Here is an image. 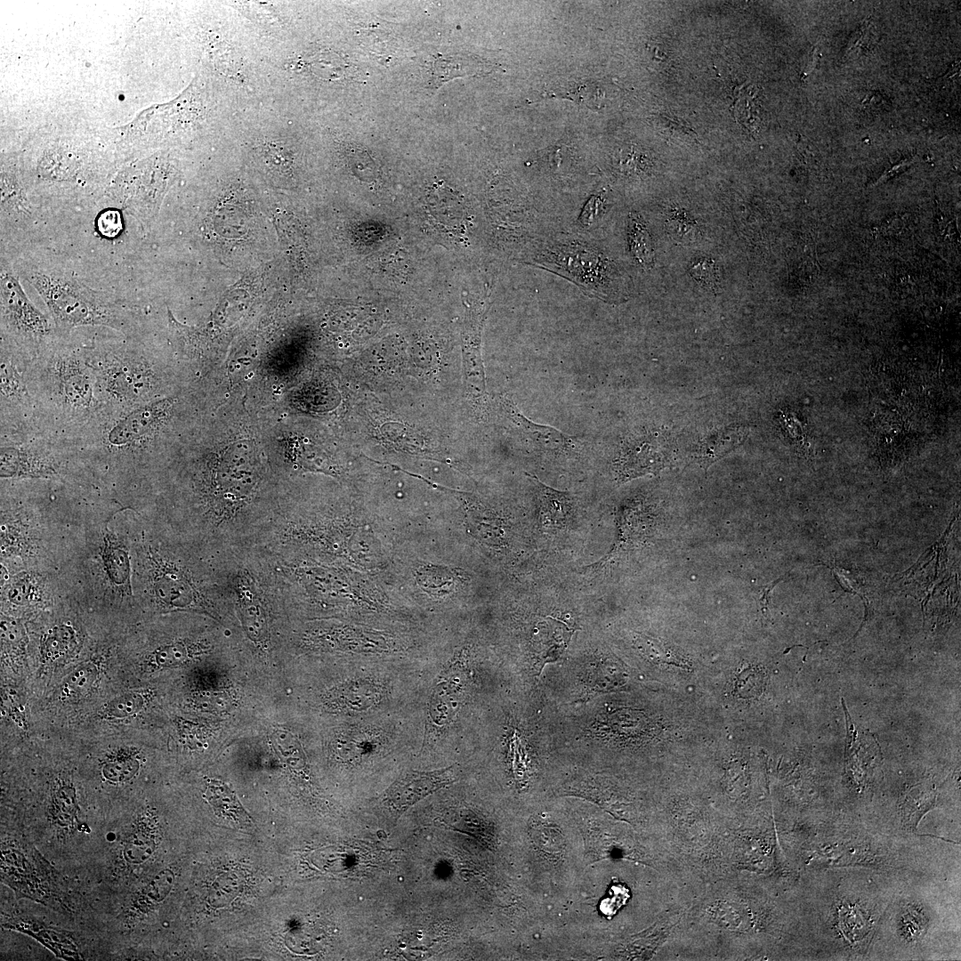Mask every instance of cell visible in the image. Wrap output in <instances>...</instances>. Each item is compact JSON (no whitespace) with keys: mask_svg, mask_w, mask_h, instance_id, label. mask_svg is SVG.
I'll use <instances>...</instances> for the list:
<instances>
[{"mask_svg":"<svg viewBox=\"0 0 961 961\" xmlns=\"http://www.w3.org/2000/svg\"><path fill=\"white\" fill-rule=\"evenodd\" d=\"M535 488L537 519L543 529L550 532L568 529L576 521L577 503L566 491L557 490L527 473Z\"/></svg>","mask_w":961,"mask_h":961,"instance_id":"14","label":"cell"},{"mask_svg":"<svg viewBox=\"0 0 961 961\" xmlns=\"http://www.w3.org/2000/svg\"><path fill=\"white\" fill-rule=\"evenodd\" d=\"M864 108L871 110H879L884 109L887 105V101L880 93L876 92H871L867 94L862 101Z\"/></svg>","mask_w":961,"mask_h":961,"instance_id":"39","label":"cell"},{"mask_svg":"<svg viewBox=\"0 0 961 961\" xmlns=\"http://www.w3.org/2000/svg\"><path fill=\"white\" fill-rule=\"evenodd\" d=\"M503 407L514 430L535 448L556 452L570 451L577 448L579 441L577 439L554 427L532 422L519 410L510 398L504 400Z\"/></svg>","mask_w":961,"mask_h":961,"instance_id":"15","label":"cell"},{"mask_svg":"<svg viewBox=\"0 0 961 961\" xmlns=\"http://www.w3.org/2000/svg\"><path fill=\"white\" fill-rule=\"evenodd\" d=\"M98 677L97 666L86 662L77 666L61 683V693L67 698H76L87 692Z\"/></svg>","mask_w":961,"mask_h":961,"instance_id":"26","label":"cell"},{"mask_svg":"<svg viewBox=\"0 0 961 961\" xmlns=\"http://www.w3.org/2000/svg\"><path fill=\"white\" fill-rule=\"evenodd\" d=\"M458 661L450 662L437 677L432 690L427 721L433 731H441L454 719L464 690V674Z\"/></svg>","mask_w":961,"mask_h":961,"instance_id":"11","label":"cell"},{"mask_svg":"<svg viewBox=\"0 0 961 961\" xmlns=\"http://www.w3.org/2000/svg\"><path fill=\"white\" fill-rule=\"evenodd\" d=\"M84 644L79 625L71 618H57L46 626L39 638V654L44 663H52L76 654Z\"/></svg>","mask_w":961,"mask_h":961,"instance_id":"18","label":"cell"},{"mask_svg":"<svg viewBox=\"0 0 961 961\" xmlns=\"http://www.w3.org/2000/svg\"><path fill=\"white\" fill-rule=\"evenodd\" d=\"M603 208V199L599 195H593L585 204L578 223L582 228H590L600 216Z\"/></svg>","mask_w":961,"mask_h":961,"instance_id":"37","label":"cell"},{"mask_svg":"<svg viewBox=\"0 0 961 961\" xmlns=\"http://www.w3.org/2000/svg\"><path fill=\"white\" fill-rule=\"evenodd\" d=\"M152 841L147 835L137 831L127 842L125 849V859L134 864L143 862L151 853Z\"/></svg>","mask_w":961,"mask_h":961,"instance_id":"33","label":"cell"},{"mask_svg":"<svg viewBox=\"0 0 961 961\" xmlns=\"http://www.w3.org/2000/svg\"><path fill=\"white\" fill-rule=\"evenodd\" d=\"M195 704L203 711L219 713L230 708L232 699L225 690H217L196 696Z\"/></svg>","mask_w":961,"mask_h":961,"instance_id":"35","label":"cell"},{"mask_svg":"<svg viewBox=\"0 0 961 961\" xmlns=\"http://www.w3.org/2000/svg\"><path fill=\"white\" fill-rule=\"evenodd\" d=\"M490 62L473 55L453 54L435 56L429 84L438 89L445 82L460 77L475 76L491 72Z\"/></svg>","mask_w":961,"mask_h":961,"instance_id":"21","label":"cell"},{"mask_svg":"<svg viewBox=\"0 0 961 961\" xmlns=\"http://www.w3.org/2000/svg\"><path fill=\"white\" fill-rule=\"evenodd\" d=\"M271 743L276 752L287 764L295 768L304 765L305 756L303 747L292 733L277 730L271 735Z\"/></svg>","mask_w":961,"mask_h":961,"instance_id":"28","label":"cell"},{"mask_svg":"<svg viewBox=\"0 0 961 961\" xmlns=\"http://www.w3.org/2000/svg\"><path fill=\"white\" fill-rule=\"evenodd\" d=\"M1 614H31L55 609L70 597L56 569H25L1 575Z\"/></svg>","mask_w":961,"mask_h":961,"instance_id":"6","label":"cell"},{"mask_svg":"<svg viewBox=\"0 0 961 961\" xmlns=\"http://www.w3.org/2000/svg\"><path fill=\"white\" fill-rule=\"evenodd\" d=\"M693 276L709 288H715L717 286V276L715 269L712 262H699L694 266L692 271Z\"/></svg>","mask_w":961,"mask_h":961,"instance_id":"38","label":"cell"},{"mask_svg":"<svg viewBox=\"0 0 961 961\" xmlns=\"http://www.w3.org/2000/svg\"><path fill=\"white\" fill-rule=\"evenodd\" d=\"M147 697L141 691H130L109 700L102 710V715L110 719L130 717L141 711L146 705Z\"/></svg>","mask_w":961,"mask_h":961,"instance_id":"27","label":"cell"},{"mask_svg":"<svg viewBox=\"0 0 961 961\" xmlns=\"http://www.w3.org/2000/svg\"><path fill=\"white\" fill-rule=\"evenodd\" d=\"M170 404L159 401L142 406L118 421L110 430L108 440L115 447L130 446L152 432L162 423Z\"/></svg>","mask_w":961,"mask_h":961,"instance_id":"17","label":"cell"},{"mask_svg":"<svg viewBox=\"0 0 961 961\" xmlns=\"http://www.w3.org/2000/svg\"><path fill=\"white\" fill-rule=\"evenodd\" d=\"M877 42L875 26L870 20L864 21L855 32L846 48V55L859 56L872 50Z\"/></svg>","mask_w":961,"mask_h":961,"instance_id":"30","label":"cell"},{"mask_svg":"<svg viewBox=\"0 0 961 961\" xmlns=\"http://www.w3.org/2000/svg\"><path fill=\"white\" fill-rule=\"evenodd\" d=\"M629 230L630 248L634 258L642 264L651 262L650 241L643 224L633 218Z\"/></svg>","mask_w":961,"mask_h":961,"instance_id":"29","label":"cell"},{"mask_svg":"<svg viewBox=\"0 0 961 961\" xmlns=\"http://www.w3.org/2000/svg\"><path fill=\"white\" fill-rule=\"evenodd\" d=\"M455 781L451 767L400 775L383 794V802L400 815L418 801Z\"/></svg>","mask_w":961,"mask_h":961,"instance_id":"10","label":"cell"},{"mask_svg":"<svg viewBox=\"0 0 961 961\" xmlns=\"http://www.w3.org/2000/svg\"><path fill=\"white\" fill-rule=\"evenodd\" d=\"M1 497V575L59 570L88 505L57 507L3 492Z\"/></svg>","mask_w":961,"mask_h":961,"instance_id":"3","label":"cell"},{"mask_svg":"<svg viewBox=\"0 0 961 961\" xmlns=\"http://www.w3.org/2000/svg\"><path fill=\"white\" fill-rule=\"evenodd\" d=\"M0 301L2 326L13 336L38 343L50 335L52 327L48 319L30 302L18 275L3 261Z\"/></svg>","mask_w":961,"mask_h":961,"instance_id":"7","label":"cell"},{"mask_svg":"<svg viewBox=\"0 0 961 961\" xmlns=\"http://www.w3.org/2000/svg\"><path fill=\"white\" fill-rule=\"evenodd\" d=\"M117 371L109 375V389L121 395L140 396L148 383L147 373H142L137 366L123 364L115 367Z\"/></svg>","mask_w":961,"mask_h":961,"instance_id":"25","label":"cell"},{"mask_svg":"<svg viewBox=\"0 0 961 961\" xmlns=\"http://www.w3.org/2000/svg\"><path fill=\"white\" fill-rule=\"evenodd\" d=\"M669 463V449L665 438L651 432L626 440L614 463V473L619 483L655 474Z\"/></svg>","mask_w":961,"mask_h":961,"instance_id":"8","label":"cell"},{"mask_svg":"<svg viewBox=\"0 0 961 961\" xmlns=\"http://www.w3.org/2000/svg\"><path fill=\"white\" fill-rule=\"evenodd\" d=\"M97 231L106 238L117 237L123 230L122 215L117 209H106L96 219Z\"/></svg>","mask_w":961,"mask_h":961,"instance_id":"34","label":"cell"},{"mask_svg":"<svg viewBox=\"0 0 961 961\" xmlns=\"http://www.w3.org/2000/svg\"><path fill=\"white\" fill-rule=\"evenodd\" d=\"M132 552L133 589L140 610L152 615L195 613L222 622L231 606L216 551L134 512Z\"/></svg>","mask_w":961,"mask_h":961,"instance_id":"1","label":"cell"},{"mask_svg":"<svg viewBox=\"0 0 961 961\" xmlns=\"http://www.w3.org/2000/svg\"><path fill=\"white\" fill-rule=\"evenodd\" d=\"M534 647L539 658V670L546 663L554 662L563 655L574 632L565 622L545 617L536 626Z\"/></svg>","mask_w":961,"mask_h":961,"instance_id":"20","label":"cell"},{"mask_svg":"<svg viewBox=\"0 0 961 961\" xmlns=\"http://www.w3.org/2000/svg\"><path fill=\"white\" fill-rule=\"evenodd\" d=\"M62 392L67 401L74 406L87 407L93 399V388L89 375L74 360L62 365Z\"/></svg>","mask_w":961,"mask_h":961,"instance_id":"22","label":"cell"},{"mask_svg":"<svg viewBox=\"0 0 961 961\" xmlns=\"http://www.w3.org/2000/svg\"><path fill=\"white\" fill-rule=\"evenodd\" d=\"M383 741L382 735L375 731H358L352 733L349 738H344L342 741L344 748L355 755H364L370 753L374 748H377Z\"/></svg>","mask_w":961,"mask_h":961,"instance_id":"31","label":"cell"},{"mask_svg":"<svg viewBox=\"0 0 961 961\" xmlns=\"http://www.w3.org/2000/svg\"><path fill=\"white\" fill-rule=\"evenodd\" d=\"M133 513L111 502L86 509L59 569L78 607L140 610L132 581Z\"/></svg>","mask_w":961,"mask_h":961,"instance_id":"2","label":"cell"},{"mask_svg":"<svg viewBox=\"0 0 961 961\" xmlns=\"http://www.w3.org/2000/svg\"><path fill=\"white\" fill-rule=\"evenodd\" d=\"M303 640L309 647L326 650L384 653L397 648L385 632L348 625L308 630Z\"/></svg>","mask_w":961,"mask_h":961,"instance_id":"9","label":"cell"},{"mask_svg":"<svg viewBox=\"0 0 961 961\" xmlns=\"http://www.w3.org/2000/svg\"><path fill=\"white\" fill-rule=\"evenodd\" d=\"M139 766V762L134 758L116 759L104 765L102 774L112 782H123L132 779Z\"/></svg>","mask_w":961,"mask_h":961,"instance_id":"32","label":"cell"},{"mask_svg":"<svg viewBox=\"0 0 961 961\" xmlns=\"http://www.w3.org/2000/svg\"><path fill=\"white\" fill-rule=\"evenodd\" d=\"M959 64H960L959 61H955L951 65V67L948 70V72L945 74V76L942 77V79L943 80H949V79H953L955 77H957V76L960 75V65Z\"/></svg>","mask_w":961,"mask_h":961,"instance_id":"42","label":"cell"},{"mask_svg":"<svg viewBox=\"0 0 961 961\" xmlns=\"http://www.w3.org/2000/svg\"><path fill=\"white\" fill-rule=\"evenodd\" d=\"M212 642L200 636H180L157 643L143 656L145 664L152 669L174 668L208 653Z\"/></svg>","mask_w":961,"mask_h":961,"instance_id":"16","label":"cell"},{"mask_svg":"<svg viewBox=\"0 0 961 961\" xmlns=\"http://www.w3.org/2000/svg\"><path fill=\"white\" fill-rule=\"evenodd\" d=\"M532 260L553 270L590 295L616 302L611 282L617 280L615 265L592 246L576 241L556 240L542 243Z\"/></svg>","mask_w":961,"mask_h":961,"instance_id":"5","label":"cell"},{"mask_svg":"<svg viewBox=\"0 0 961 961\" xmlns=\"http://www.w3.org/2000/svg\"><path fill=\"white\" fill-rule=\"evenodd\" d=\"M206 797L220 816L222 814L224 817L230 818L239 825H246L250 822L249 817L236 796L223 784L210 781Z\"/></svg>","mask_w":961,"mask_h":961,"instance_id":"24","label":"cell"},{"mask_svg":"<svg viewBox=\"0 0 961 961\" xmlns=\"http://www.w3.org/2000/svg\"><path fill=\"white\" fill-rule=\"evenodd\" d=\"M1 390L4 396H19L23 391L20 379L14 368L2 360Z\"/></svg>","mask_w":961,"mask_h":961,"instance_id":"36","label":"cell"},{"mask_svg":"<svg viewBox=\"0 0 961 961\" xmlns=\"http://www.w3.org/2000/svg\"><path fill=\"white\" fill-rule=\"evenodd\" d=\"M409 575L413 590L437 601L462 589L465 580L463 571L430 562L415 565Z\"/></svg>","mask_w":961,"mask_h":961,"instance_id":"19","label":"cell"},{"mask_svg":"<svg viewBox=\"0 0 961 961\" xmlns=\"http://www.w3.org/2000/svg\"><path fill=\"white\" fill-rule=\"evenodd\" d=\"M25 279L39 294L59 328L106 326L125 330L123 304L111 294L93 289L58 270L28 269Z\"/></svg>","mask_w":961,"mask_h":961,"instance_id":"4","label":"cell"},{"mask_svg":"<svg viewBox=\"0 0 961 961\" xmlns=\"http://www.w3.org/2000/svg\"><path fill=\"white\" fill-rule=\"evenodd\" d=\"M782 579H783V577L778 578L777 580H775V581L768 584L767 585L763 586V589L760 591V593H761V596H760L761 609H762V611H763V615L765 617L769 616L768 607H769V604H770V593L773 589V587L779 582H780Z\"/></svg>","mask_w":961,"mask_h":961,"instance_id":"40","label":"cell"},{"mask_svg":"<svg viewBox=\"0 0 961 961\" xmlns=\"http://www.w3.org/2000/svg\"><path fill=\"white\" fill-rule=\"evenodd\" d=\"M743 436L744 433L737 430L715 433L701 443L695 457L699 464L707 468L738 446L743 440Z\"/></svg>","mask_w":961,"mask_h":961,"instance_id":"23","label":"cell"},{"mask_svg":"<svg viewBox=\"0 0 961 961\" xmlns=\"http://www.w3.org/2000/svg\"><path fill=\"white\" fill-rule=\"evenodd\" d=\"M0 475L10 480H61L63 466L52 456L21 448H1Z\"/></svg>","mask_w":961,"mask_h":961,"instance_id":"13","label":"cell"},{"mask_svg":"<svg viewBox=\"0 0 961 961\" xmlns=\"http://www.w3.org/2000/svg\"><path fill=\"white\" fill-rule=\"evenodd\" d=\"M384 685L372 678L347 681L330 689L324 696V707L346 714L366 713L376 707L384 699Z\"/></svg>","mask_w":961,"mask_h":961,"instance_id":"12","label":"cell"},{"mask_svg":"<svg viewBox=\"0 0 961 961\" xmlns=\"http://www.w3.org/2000/svg\"><path fill=\"white\" fill-rule=\"evenodd\" d=\"M831 569L836 580L838 582L839 585L843 588L844 592L857 594V592H855L852 585H849L844 577L841 576L836 569Z\"/></svg>","mask_w":961,"mask_h":961,"instance_id":"41","label":"cell"}]
</instances>
